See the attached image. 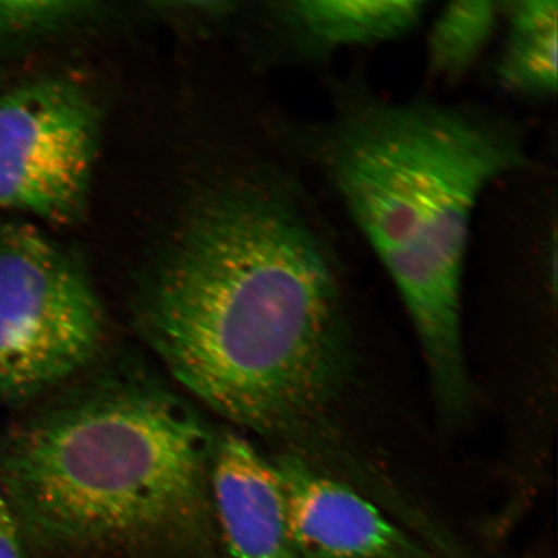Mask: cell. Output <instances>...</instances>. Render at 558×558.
Returning <instances> with one entry per match:
<instances>
[{
	"instance_id": "6",
	"label": "cell",
	"mask_w": 558,
	"mask_h": 558,
	"mask_svg": "<svg viewBox=\"0 0 558 558\" xmlns=\"http://www.w3.org/2000/svg\"><path fill=\"white\" fill-rule=\"evenodd\" d=\"M299 558H436L373 498L295 453L275 460Z\"/></svg>"
},
{
	"instance_id": "12",
	"label": "cell",
	"mask_w": 558,
	"mask_h": 558,
	"mask_svg": "<svg viewBox=\"0 0 558 558\" xmlns=\"http://www.w3.org/2000/svg\"><path fill=\"white\" fill-rule=\"evenodd\" d=\"M0 558H26L23 529L2 490H0Z\"/></svg>"
},
{
	"instance_id": "9",
	"label": "cell",
	"mask_w": 558,
	"mask_h": 558,
	"mask_svg": "<svg viewBox=\"0 0 558 558\" xmlns=\"http://www.w3.org/2000/svg\"><path fill=\"white\" fill-rule=\"evenodd\" d=\"M508 23L499 80L515 94L536 97L557 93L558 3L518 0L500 3Z\"/></svg>"
},
{
	"instance_id": "2",
	"label": "cell",
	"mask_w": 558,
	"mask_h": 558,
	"mask_svg": "<svg viewBox=\"0 0 558 558\" xmlns=\"http://www.w3.org/2000/svg\"><path fill=\"white\" fill-rule=\"evenodd\" d=\"M323 156L400 292L441 413L459 421L472 397L462 337L472 215L486 186L522 165L518 138L463 109L374 101L331 124Z\"/></svg>"
},
{
	"instance_id": "3",
	"label": "cell",
	"mask_w": 558,
	"mask_h": 558,
	"mask_svg": "<svg viewBox=\"0 0 558 558\" xmlns=\"http://www.w3.org/2000/svg\"><path fill=\"white\" fill-rule=\"evenodd\" d=\"M215 438L151 383H105L0 441V490L47 546L192 542L208 530Z\"/></svg>"
},
{
	"instance_id": "7",
	"label": "cell",
	"mask_w": 558,
	"mask_h": 558,
	"mask_svg": "<svg viewBox=\"0 0 558 558\" xmlns=\"http://www.w3.org/2000/svg\"><path fill=\"white\" fill-rule=\"evenodd\" d=\"M209 500L230 558H299L281 476L248 439L230 432L216 439Z\"/></svg>"
},
{
	"instance_id": "4",
	"label": "cell",
	"mask_w": 558,
	"mask_h": 558,
	"mask_svg": "<svg viewBox=\"0 0 558 558\" xmlns=\"http://www.w3.org/2000/svg\"><path fill=\"white\" fill-rule=\"evenodd\" d=\"M104 310L72 256L32 226L0 227V400L34 399L99 353Z\"/></svg>"
},
{
	"instance_id": "1",
	"label": "cell",
	"mask_w": 558,
	"mask_h": 558,
	"mask_svg": "<svg viewBox=\"0 0 558 558\" xmlns=\"http://www.w3.org/2000/svg\"><path fill=\"white\" fill-rule=\"evenodd\" d=\"M137 318L173 378L216 413L353 486L372 481L340 422L353 353L337 270L289 198L243 185L202 202Z\"/></svg>"
},
{
	"instance_id": "5",
	"label": "cell",
	"mask_w": 558,
	"mask_h": 558,
	"mask_svg": "<svg viewBox=\"0 0 558 558\" xmlns=\"http://www.w3.org/2000/svg\"><path fill=\"white\" fill-rule=\"evenodd\" d=\"M100 116L73 82L0 89V208L68 225L86 207Z\"/></svg>"
},
{
	"instance_id": "11",
	"label": "cell",
	"mask_w": 558,
	"mask_h": 558,
	"mask_svg": "<svg viewBox=\"0 0 558 558\" xmlns=\"http://www.w3.org/2000/svg\"><path fill=\"white\" fill-rule=\"evenodd\" d=\"M86 4L0 0V48L45 37L87 15Z\"/></svg>"
},
{
	"instance_id": "8",
	"label": "cell",
	"mask_w": 558,
	"mask_h": 558,
	"mask_svg": "<svg viewBox=\"0 0 558 558\" xmlns=\"http://www.w3.org/2000/svg\"><path fill=\"white\" fill-rule=\"evenodd\" d=\"M425 2H290L286 21L319 50L372 46L411 32L422 20Z\"/></svg>"
},
{
	"instance_id": "10",
	"label": "cell",
	"mask_w": 558,
	"mask_h": 558,
	"mask_svg": "<svg viewBox=\"0 0 558 558\" xmlns=\"http://www.w3.org/2000/svg\"><path fill=\"white\" fill-rule=\"evenodd\" d=\"M500 16V3L488 0L446 5L429 33L432 72L451 80L463 75L484 52Z\"/></svg>"
},
{
	"instance_id": "13",
	"label": "cell",
	"mask_w": 558,
	"mask_h": 558,
	"mask_svg": "<svg viewBox=\"0 0 558 558\" xmlns=\"http://www.w3.org/2000/svg\"><path fill=\"white\" fill-rule=\"evenodd\" d=\"M0 89H2V88H0Z\"/></svg>"
}]
</instances>
